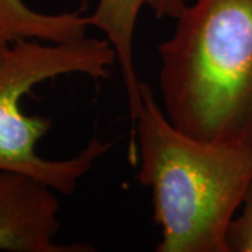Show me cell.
Here are the masks:
<instances>
[{"label":"cell","instance_id":"cell-1","mask_svg":"<svg viewBox=\"0 0 252 252\" xmlns=\"http://www.w3.org/2000/svg\"><path fill=\"white\" fill-rule=\"evenodd\" d=\"M132 125L137 181L152 190L157 252H228L227 233L252 178V147L199 140L168 121L142 83Z\"/></svg>","mask_w":252,"mask_h":252},{"label":"cell","instance_id":"cell-2","mask_svg":"<svg viewBox=\"0 0 252 252\" xmlns=\"http://www.w3.org/2000/svg\"><path fill=\"white\" fill-rule=\"evenodd\" d=\"M157 46L164 114L199 140L252 147V0H195Z\"/></svg>","mask_w":252,"mask_h":252},{"label":"cell","instance_id":"cell-3","mask_svg":"<svg viewBox=\"0 0 252 252\" xmlns=\"http://www.w3.org/2000/svg\"><path fill=\"white\" fill-rule=\"evenodd\" d=\"M117 54L107 38H83L46 45L21 39L0 45V170L32 177L62 195H70L112 143L93 137L80 153L66 160H45L36 144L51 130L52 119L27 117L21 99L38 83L62 74L80 73L107 79Z\"/></svg>","mask_w":252,"mask_h":252},{"label":"cell","instance_id":"cell-4","mask_svg":"<svg viewBox=\"0 0 252 252\" xmlns=\"http://www.w3.org/2000/svg\"><path fill=\"white\" fill-rule=\"evenodd\" d=\"M55 189L24 174L0 170V250L90 252L89 244H56L61 228Z\"/></svg>","mask_w":252,"mask_h":252},{"label":"cell","instance_id":"cell-5","mask_svg":"<svg viewBox=\"0 0 252 252\" xmlns=\"http://www.w3.org/2000/svg\"><path fill=\"white\" fill-rule=\"evenodd\" d=\"M187 4V0H98L93 14L87 16L89 26L102 31L115 49L125 84L132 125L142 108V81L137 77L133 59V36L139 13L147 6L157 17L175 20L180 17Z\"/></svg>","mask_w":252,"mask_h":252},{"label":"cell","instance_id":"cell-6","mask_svg":"<svg viewBox=\"0 0 252 252\" xmlns=\"http://www.w3.org/2000/svg\"><path fill=\"white\" fill-rule=\"evenodd\" d=\"M83 9L72 13L44 14L34 11L23 0H0V45L21 39H39L52 44L86 38L89 26Z\"/></svg>","mask_w":252,"mask_h":252},{"label":"cell","instance_id":"cell-7","mask_svg":"<svg viewBox=\"0 0 252 252\" xmlns=\"http://www.w3.org/2000/svg\"><path fill=\"white\" fill-rule=\"evenodd\" d=\"M238 212L227 233L228 252H252V178Z\"/></svg>","mask_w":252,"mask_h":252}]
</instances>
